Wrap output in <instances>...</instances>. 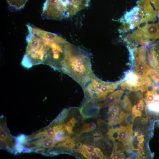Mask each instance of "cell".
Wrapping results in <instances>:
<instances>
[{
	"label": "cell",
	"mask_w": 159,
	"mask_h": 159,
	"mask_svg": "<svg viewBox=\"0 0 159 159\" xmlns=\"http://www.w3.org/2000/svg\"><path fill=\"white\" fill-rule=\"evenodd\" d=\"M25 54L33 66L43 64L62 72L63 63L72 44L60 36L27 26Z\"/></svg>",
	"instance_id": "cell-1"
},
{
	"label": "cell",
	"mask_w": 159,
	"mask_h": 159,
	"mask_svg": "<svg viewBox=\"0 0 159 159\" xmlns=\"http://www.w3.org/2000/svg\"><path fill=\"white\" fill-rule=\"evenodd\" d=\"M83 88L94 74L89 53L72 44L63 63L62 72Z\"/></svg>",
	"instance_id": "cell-2"
},
{
	"label": "cell",
	"mask_w": 159,
	"mask_h": 159,
	"mask_svg": "<svg viewBox=\"0 0 159 159\" xmlns=\"http://www.w3.org/2000/svg\"><path fill=\"white\" fill-rule=\"evenodd\" d=\"M122 82H107L99 79L94 74L82 88L86 100L97 103L105 99Z\"/></svg>",
	"instance_id": "cell-3"
},
{
	"label": "cell",
	"mask_w": 159,
	"mask_h": 159,
	"mask_svg": "<svg viewBox=\"0 0 159 159\" xmlns=\"http://www.w3.org/2000/svg\"><path fill=\"white\" fill-rule=\"evenodd\" d=\"M152 85L148 76L142 78L131 71L127 74L124 81L121 85V88L122 90L127 89L130 91H140L143 92L148 91V88Z\"/></svg>",
	"instance_id": "cell-4"
},
{
	"label": "cell",
	"mask_w": 159,
	"mask_h": 159,
	"mask_svg": "<svg viewBox=\"0 0 159 159\" xmlns=\"http://www.w3.org/2000/svg\"><path fill=\"white\" fill-rule=\"evenodd\" d=\"M1 148L12 153H15L14 139L11 136L7 127L6 119L3 116L0 117Z\"/></svg>",
	"instance_id": "cell-5"
},
{
	"label": "cell",
	"mask_w": 159,
	"mask_h": 159,
	"mask_svg": "<svg viewBox=\"0 0 159 159\" xmlns=\"http://www.w3.org/2000/svg\"><path fill=\"white\" fill-rule=\"evenodd\" d=\"M117 140L122 143L123 145L131 142L133 133L132 125L129 124L125 126H120L117 127Z\"/></svg>",
	"instance_id": "cell-6"
},
{
	"label": "cell",
	"mask_w": 159,
	"mask_h": 159,
	"mask_svg": "<svg viewBox=\"0 0 159 159\" xmlns=\"http://www.w3.org/2000/svg\"><path fill=\"white\" fill-rule=\"evenodd\" d=\"M124 93L121 90H117L111 92L106 97L103 103L99 104L100 109L109 107L112 105L119 103Z\"/></svg>",
	"instance_id": "cell-7"
},
{
	"label": "cell",
	"mask_w": 159,
	"mask_h": 159,
	"mask_svg": "<svg viewBox=\"0 0 159 159\" xmlns=\"http://www.w3.org/2000/svg\"><path fill=\"white\" fill-rule=\"evenodd\" d=\"M119 103L112 105L108 107L107 112L108 124L110 125L117 124L121 111Z\"/></svg>",
	"instance_id": "cell-8"
},
{
	"label": "cell",
	"mask_w": 159,
	"mask_h": 159,
	"mask_svg": "<svg viewBox=\"0 0 159 159\" xmlns=\"http://www.w3.org/2000/svg\"><path fill=\"white\" fill-rule=\"evenodd\" d=\"M76 144L74 139L69 137L65 140L58 143L55 147L57 148H66L72 151L74 150Z\"/></svg>",
	"instance_id": "cell-9"
},
{
	"label": "cell",
	"mask_w": 159,
	"mask_h": 159,
	"mask_svg": "<svg viewBox=\"0 0 159 159\" xmlns=\"http://www.w3.org/2000/svg\"><path fill=\"white\" fill-rule=\"evenodd\" d=\"M144 107L145 104L143 99L133 106L131 112L133 119L136 117H141Z\"/></svg>",
	"instance_id": "cell-10"
},
{
	"label": "cell",
	"mask_w": 159,
	"mask_h": 159,
	"mask_svg": "<svg viewBox=\"0 0 159 159\" xmlns=\"http://www.w3.org/2000/svg\"><path fill=\"white\" fill-rule=\"evenodd\" d=\"M28 0H6L9 6L12 8L17 10L24 6Z\"/></svg>",
	"instance_id": "cell-11"
},
{
	"label": "cell",
	"mask_w": 159,
	"mask_h": 159,
	"mask_svg": "<svg viewBox=\"0 0 159 159\" xmlns=\"http://www.w3.org/2000/svg\"><path fill=\"white\" fill-rule=\"evenodd\" d=\"M76 118L72 116L66 122L63 123L67 133L69 135L74 133L73 129L75 126V124L78 121Z\"/></svg>",
	"instance_id": "cell-12"
},
{
	"label": "cell",
	"mask_w": 159,
	"mask_h": 159,
	"mask_svg": "<svg viewBox=\"0 0 159 159\" xmlns=\"http://www.w3.org/2000/svg\"><path fill=\"white\" fill-rule=\"evenodd\" d=\"M69 109H64L58 116L51 123L59 124L63 122L67 118L69 112Z\"/></svg>",
	"instance_id": "cell-13"
},
{
	"label": "cell",
	"mask_w": 159,
	"mask_h": 159,
	"mask_svg": "<svg viewBox=\"0 0 159 159\" xmlns=\"http://www.w3.org/2000/svg\"><path fill=\"white\" fill-rule=\"evenodd\" d=\"M83 122L81 132L82 133L91 132L95 129L97 127L96 124L92 122L88 123Z\"/></svg>",
	"instance_id": "cell-14"
},
{
	"label": "cell",
	"mask_w": 159,
	"mask_h": 159,
	"mask_svg": "<svg viewBox=\"0 0 159 159\" xmlns=\"http://www.w3.org/2000/svg\"><path fill=\"white\" fill-rule=\"evenodd\" d=\"M146 105L149 110L159 113V99L155 98L153 102Z\"/></svg>",
	"instance_id": "cell-15"
},
{
	"label": "cell",
	"mask_w": 159,
	"mask_h": 159,
	"mask_svg": "<svg viewBox=\"0 0 159 159\" xmlns=\"http://www.w3.org/2000/svg\"><path fill=\"white\" fill-rule=\"evenodd\" d=\"M124 151L120 150L113 149L112 151L110 156V158L112 159H125V155L123 153Z\"/></svg>",
	"instance_id": "cell-16"
},
{
	"label": "cell",
	"mask_w": 159,
	"mask_h": 159,
	"mask_svg": "<svg viewBox=\"0 0 159 159\" xmlns=\"http://www.w3.org/2000/svg\"><path fill=\"white\" fill-rule=\"evenodd\" d=\"M120 105L122 106V107L127 111H131L132 107L131 103L129 100L126 96H125L122 100H120Z\"/></svg>",
	"instance_id": "cell-17"
},
{
	"label": "cell",
	"mask_w": 159,
	"mask_h": 159,
	"mask_svg": "<svg viewBox=\"0 0 159 159\" xmlns=\"http://www.w3.org/2000/svg\"><path fill=\"white\" fill-rule=\"evenodd\" d=\"M149 74L154 81L159 82V74L156 71L150 68L148 71Z\"/></svg>",
	"instance_id": "cell-18"
},
{
	"label": "cell",
	"mask_w": 159,
	"mask_h": 159,
	"mask_svg": "<svg viewBox=\"0 0 159 159\" xmlns=\"http://www.w3.org/2000/svg\"><path fill=\"white\" fill-rule=\"evenodd\" d=\"M137 140L139 142H143L144 140V135L143 134L138 135L137 136Z\"/></svg>",
	"instance_id": "cell-19"
},
{
	"label": "cell",
	"mask_w": 159,
	"mask_h": 159,
	"mask_svg": "<svg viewBox=\"0 0 159 159\" xmlns=\"http://www.w3.org/2000/svg\"><path fill=\"white\" fill-rule=\"evenodd\" d=\"M156 7H159V0H151Z\"/></svg>",
	"instance_id": "cell-20"
},
{
	"label": "cell",
	"mask_w": 159,
	"mask_h": 159,
	"mask_svg": "<svg viewBox=\"0 0 159 159\" xmlns=\"http://www.w3.org/2000/svg\"><path fill=\"white\" fill-rule=\"evenodd\" d=\"M138 148L143 149L144 146V143L143 142H139L138 144Z\"/></svg>",
	"instance_id": "cell-21"
}]
</instances>
